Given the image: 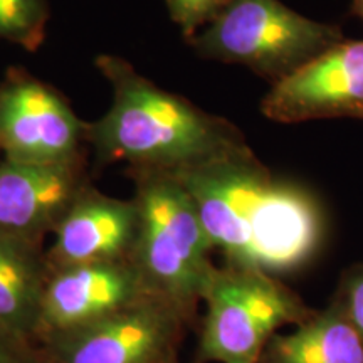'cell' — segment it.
Masks as SVG:
<instances>
[{
  "label": "cell",
  "mask_w": 363,
  "mask_h": 363,
  "mask_svg": "<svg viewBox=\"0 0 363 363\" xmlns=\"http://www.w3.org/2000/svg\"><path fill=\"white\" fill-rule=\"evenodd\" d=\"M174 175L194 199L224 264L278 278L310 264L321 251L326 216L320 199L276 177L252 150Z\"/></svg>",
  "instance_id": "6da1fadb"
},
{
  "label": "cell",
  "mask_w": 363,
  "mask_h": 363,
  "mask_svg": "<svg viewBox=\"0 0 363 363\" xmlns=\"http://www.w3.org/2000/svg\"><path fill=\"white\" fill-rule=\"evenodd\" d=\"M96 66L113 89L110 110L86 125L98 162L177 174L251 150L233 123L158 88L123 59L99 56Z\"/></svg>",
  "instance_id": "7a4b0ae2"
},
{
  "label": "cell",
  "mask_w": 363,
  "mask_h": 363,
  "mask_svg": "<svg viewBox=\"0 0 363 363\" xmlns=\"http://www.w3.org/2000/svg\"><path fill=\"white\" fill-rule=\"evenodd\" d=\"M138 235L131 262L145 291L195 320L217 266L197 206L174 174L131 170Z\"/></svg>",
  "instance_id": "3957f363"
},
{
  "label": "cell",
  "mask_w": 363,
  "mask_h": 363,
  "mask_svg": "<svg viewBox=\"0 0 363 363\" xmlns=\"http://www.w3.org/2000/svg\"><path fill=\"white\" fill-rule=\"evenodd\" d=\"M343 39L338 26L308 19L281 0H230L189 40L201 56L246 66L276 84Z\"/></svg>",
  "instance_id": "277c9868"
},
{
  "label": "cell",
  "mask_w": 363,
  "mask_h": 363,
  "mask_svg": "<svg viewBox=\"0 0 363 363\" xmlns=\"http://www.w3.org/2000/svg\"><path fill=\"white\" fill-rule=\"evenodd\" d=\"M202 305L199 358L214 363H261L279 328L313 315L274 276L227 264L217 267Z\"/></svg>",
  "instance_id": "5b68a950"
},
{
  "label": "cell",
  "mask_w": 363,
  "mask_h": 363,
  "mask_svg": "<svg viewBox=\"0 0 363 363\" xmlns=\"http://www.w3.org/2000/svg\"><path fill=\"white\" fill-rule=\"evenodd\" d=\"M192 323L179 308L147 294L115 315L39 345L51 363H179Z\"/></svg>",
  "instance_id": "8992f818"
},
{
  "label": "cell",
  "mask_w": 363,
  "mask_h": 363,
  "mask_svg": "<svg viewBox=\"0 0 363 363\" xmlns=\"http://www.w3.org/2000/svg\"><path fill=\"white\" fill-rule=\"evenodd\" d=\"M261 110L269 120L288 125L363 118V40L343 39L272 84Z\"/></svg>",
  "instance_id": "52a82bcc"
},
{
  "label": "cell",
  "mask_w": 363,
  "mask_h": 363,
  "mask_svg": "<svg viewBox=\"0 0 363 363\" xmlns=\"http://www.w3.org/2000/svg\"><path fill=\"white\" fill-rule=\"evenodd\" d=\"M84 140L86 125L51 86L19 76L0 89V147L9 160H74Z\"/></svg>",
  "instance_id": "ba28073f"
},
{
  "label": "cell",
  "mask_w": 363,
  "mask_h": 363,
  "mask_svg": "<svg viewBox=\"0 0 363 363\" xmlns=\"http://www.w3.org/2000/svg\"><path fill=\"white\" fill-rule=\"evenodd\" d=\"M147 296L131 261L49 271L35 342L78 331Z\"/></svg>",
  "instance_id": "9c48e42d"
},
{
  "label": "cell",
  "mask_w": 363,
  "mask_h": 363,
  "mask_svg": "<svg viewBox=\"0 0 363 363\" xmlns=\"http://www.w3.org/2000/svg\"><path fill=\"white\" fill-rule=\"evenodd\" d=\"M81 158L0 165V233L43 240L88 189Z\"/></svg>",
  "instance_id": "30bf717a"
},
{
  "label": "cell",
  "mask_w": 363,
  "mask_h": 363,
  "mask_svg": "<svg viewBox=\"0 0 363 363\" xmlns=\"http://www.w3.org/2000/svg\"><path fill=\"white\" fill-rule=\"evenodd\" d=\"M138 224L135 199L123 201L88 187L54 229L52 244L45 249L49 271L131 261Z\"/></svg>",
  "instance_id": "8fae6325"
},
{
  "label": "cell",
  "mask_w": 363,
  "mask_h": 363,
  "mask_svg": "<svg viewBox=\"0 0 363 363\" xmlns=\"http://www.w3.org/2000/svg\"><path fill=\"white\" fill-rule=\"evenodd\" d=\"M48 278L43 240L0 233V328L35 342Z\"/></svg>",
  "instance_id": "7c38bea8"
},
{
  "label": "cell",
  "mask_w": 363,
  "mask_h": 363,
  "mask_svg": "<svg viewBox=\"0 0 363 363\" xmlns=\"http://www.w3.org/2000/svg\"><path fill=\"white\" fill-rule=\"evenodd\" d=\"M261 363H363V337L333 301L291 333L276 335Z\"/></svg>",
  "instance_id": "4fadbf2b"
},
{
  "label": "cell",
  "mask_w": 363,
  "mask_h": 363,
  "mask_svg": "<svg viewBox=\"0 0 363 363\" xmlns=\"http://www.w3.org/2000/svg\"><path fill=\"white\" fill-rule=\"evenodd\" d=\"M49 6L45 0H0V38L38 49L45 35Z\"/></svg>",
  "instance_id": "5bb4252c"
},
{
  "label": "cell",
  "mask_w": 363,
  "mask_h": 363,
  "mask_svg": "<svg viewBox=\"0 0 363 363\" xmlns=\"http://www.w3.org/2000/svg\"><path fill=\"white\" fill-rule=\"evenodd\" d=\"M172 21L187 39L194 38L230 0H165Z\"/></svg>",
  "instance_id": "9a60e30c"
},
{
  "label": "cell",
  "mask_w": 363,
  "mask_h": 363,
  "mask_svg": "<svg viewBox=\"0 0 363 363\" xmlns=\"http://www.w3.org/2000/svg\"><path fill=\"white\" fill-rule=\"evenodd\" d=\"M333 301L338 303L345 316L363 337V262L347 269Z\"/></svg>",
  "instance_id": "2e32d148"
},
{
  "label": "cell",
  "mask_w": 363,
  "mask_h": 363,
  "mask_svg": "<svg viewBox=\"0 0 363 363\" xmlns=\"http://www.w3.org/2000/svg\"><path fill=\"white\" fill-rule=\"evenodd\" d=\"M0 363H51L34 340L0 328Z\"/></svg>",
  "instance_id": "e0dca14e"
},
{
  "label": "cell",
  "mask_w": 363,
  "mask_h": 363,
  "mask_svg": "<svg viewBox=\"0 0 363 363\" xmlns=\"http://www.w3.org/2000/svg\"><path fill=\"white\" fill-rule=\"evenodd\" d=\"M352 13L363 19V0H352Z\"/></svg>",
  "instance_id": "ac0fdd59"
}]
</instances>
